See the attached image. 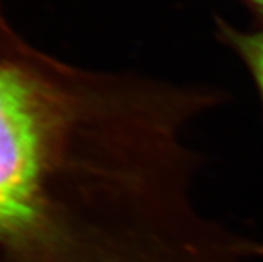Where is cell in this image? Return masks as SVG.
<instances>
[{
    "mask_svg": "<svg viewBox=\"0 0 263 262\" xmlns=\"http://www.w3.org/2000/svg\"><path fill=\"white\" fill-rule=\"evenodd\" d=\"M194 170L171 80L51 57L0 4V262H160L189 229Z\"/></svg>",
    "mask_w": 263,
    "mask_h": 262,
    "instance_id": "1",
    "label": "cell"
},
{
    "mask_svg": "<svg viewBox=\"0 0 263 262\" xmlns=\"http://www.w3.org/2000/svg\"><path fill=\"white\" fill-rule=\"evenodd\" d=\"M219 30L251 73L263 100V30L239 31L227 24H220Z\"/></svg>",
    "mask_w": 263,
    "mask_h": 262,
    "instance_id": "2",
    "label": "cell"
},
{
    "mask_svg": "<svg viewBox=\"0 0 263 262\" xmlns=\"http://www.w3.org/2000/svg\"><path fill=\"white\" fill-rule=\"evenodd\" d=\"M254 7H257L258 10L263 13V0H249Z\"/></svg>",
    "mask_w": 263,
    "mask_h": 262,
    "instance_id": "3",
    "label": "cell"
}]
</instances>
